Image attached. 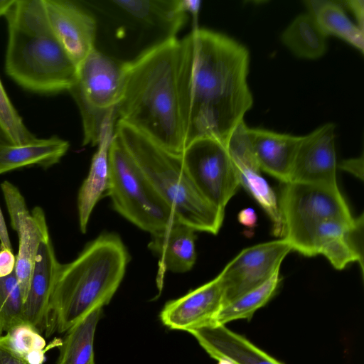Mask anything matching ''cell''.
<instances>
[{
	"mask_svg": "<svg viewBox=\"0 0 364 364\" xmlns=\"http://www.w3.org/2000/svg\"><path fill=\"white\" fill-rule=\"evenodd\" d=\"M195 55L193 32L167 37L125 62L115 117L164 149L181 154L189 123Z\"/></svg>",
	"mask_w": 364,
	"mask_h": 364,
	"instance_id": "obj_1",
	"label": "cell"
},
{
	"mask_svg": "<svg viewBox=\"0 0 364 364\" xmlns=\"http://www.w3.org/2000/svg\"><path fill=\"white\" fill-rule=\"evenodd\" d=\"M192 32L195 55L186 146L200 138L225 140L253 105L247 48L217 31L197 26Z\"/></svg>",
	"mask_w": 364,
	"mask_h": 364,
	"instance_id": "obj_2",
	"label": "cell"
},
{
	"mask_svg": "<svg viewBox=\"0 0 364 364\" xmlns=\"http://www.w3.org/2000/svg\"><path fill=\"white\" fill-rule=\"evenodd\" d=\"M278 203L292 250L321 255L338 270L363 262V215L353 218L338 186L283 183Z\"/></svg>",
	"mask_w": 364,
	"mask_h": 364,
	"instance_id": "obj_3",
	"label": "cell"
},
{
	"mask_svg": "<svg viewBox=\"0 0 364 364\" xmlns=\"http://www.w3.org/2000/svg\"><path fill=\"white\" fill-rule=\"evenodd\" d=\"M130 257L119 235L104 232L78 256L59 263L45 320L47 337L64 333L107 304L120 285Z\"/></svg>",
	"mask_w": 364,
	"mask_h": 364,
	"instance_id": "obj_4",
	"label": "cell"
},
{
	"mask_svg": "<svg viewBox=\"0 0 364 364\" xmlns=\"http://www.w3.org/2000/svg\"><path fill=\"white\" fill-rule=\"evenodd\" d=\"M5 16L9 31L7 75L33 92L68 91L77 67L53 31L43 0L15 1Z\"/></svg>",
	"mask_w": 364,
	"mask_h": 364,
	"instance_id": "obj_5",
	"label": "cell"
},
{
	"mask_svg": "<svg viewBox=\"0 0 364 364\" xmlns=\"http://www.w3.org/2000/svg\"><path fill=\"white\" fill-rule=\"evenodd\" d=\"M114 132L145 176L171 208L175 218L196 231L216 235L225 213L199 193L183 164L181 154L171 153L129 126L117 122Z\"/></svg>",
	"mask_w": 364,
	"mask_h": 364,
	"instance_id": "obj_6",
	"label": "cell"
},
{
	"mask_svg": "<svg viewBox=\"0 0 364 364\" xmlns=\"http://www.w3.org/2000/svg\"><path fill=\"white\" fill-rule=\"evenodd\" d=\"M108 156L107 195L117 212L151 235L176 220L171 208L145 176L114 131Z\"/></svg>",
	"mask_w": 364,
	"mask_h": 364,
	"instance_id": "obj_7",
	"label": "cell"
},
{
	"mask_svg": "<svg viewBox=\"0 0 364 364\" xmlns=\"http://www.w3.org/2000/svg\"><path fill=\"white\" fill-rule=\"evenodd\" d=\"M124 79L125 62H118L95 48L77 67L68 92L80 113L83 145H97L105 123L116 118Z\"/></svg>",
	"mask_w": 364,
	"mask_h": 364,
	"instance_id": "obj_8",
	"label": "cell"
},
{
	"mask_svg": "<svg viewBox=\"0 0 364 364\" xmlns=\"http://www.w3.org/2000/svg\"><path fill=\"white\" fill-rule=\"evenodd\" d=\"M181 156L199 193L210 205L225 213L240 186L225 140L196 139L186 146Z\"/></svg>",
	"mask_w": 364,
	"mask_h": 364,
	"instance_id": "obj_9",
	"label": "cell"
},
{
	"mask_svg": "<svg viewBox=\"0 0 364 364\" xmlns=\"http://www.w3.org/2000/svg\"><path fill=\"white\" fill-rule=\"evenodd\" d=\"M291 251L283 237L242 250L219 274L225 289L223 306L269 279Z\"/></svg>",
	"mask_w": 364,
	"mask_h": 364,
	"instance_id": "obj_10",
	"label": "cell"
},
{
	"mask_svg": "<svg viewBox=\"0 0 364 364\" xmlns=\"http://www.w3.org/2000/svg\"><path fill=\"white\" fill-rule=\"evenodd\" d=\"M335 129L328 122L301 136L288 183L338 186Z\"/></svg>",
	"mask_w": 364,
	"mask_h": 364,
	"instance_id": "obj_11",
	"label": "cell"
},
{
	"mask_svg": "<svg viewBox=\"0 0 364 364\" xmlns=\"http://www.w3.org/2000/svg\"><path fill=\"white\" fill-rule=\"evenodd\" d=\"M43 1L53 31L77 67L95 48L97 23L95 18L72 1Z\"/></svg>",
	"mask_w": 364,
	"mask_h": 364,
	"instance_id": "obj_12",
	"label": "cell"
},
{
	"mask_svg": "<svg viewBox=\"0 0 364 364\" xmlns=\"http://www.w3.org/2000/svg\"><path fill=\"white\" fill-rule=\"evenodd\" d=\"M224 294L223 280L218 274L184 296L167 302L160 318L171 329L185 331L213 325L223 306Z\"/></svg>",
	"mask_w": 364,
	"mask_h": 364,
	"instance_id": "obj_13",
	"label": "cell"
},
{
	"mask_svg": "<svg viewBox=\"0 0 364 364\" xmlns=\"http://www.w3.org/2000/svg\"><path fill=\"white\" fill-rule=\"evenodd\" d=\"M187 332L217 360L226 359L233 364H284L225 325H208Z\"/></svg>",
	"mask_w": 364,
	"mask_h": 364,
	"instance_id": "obj_14",
	"label": "cell"
},
{
	"mask_svg": "<svg viewBox=\"0 0 364 364\" xmlns=\"http://www.w3.org/2000/svg\"><path fill=\"white\" fill-rule=\"evenodd\" d=\"M50 238L43 241L36 257L26 298L23 304V319L41 333L45 320L56 271L59 264Z\"/></svg>",
	"mask_w": 364,
	"mask_h": 364,
	"instance_id": "obj_15",
	"label": "cell"
},
{
	"mask_svg": "<svg viewBox=\"0 0 364 364\" xmlns=\"http://www.w3.org/2000/svg\"><path fill=\"white\" fill-rule=\"evenodd\" d=\"M248 134L260 170L288 183L301 136L261 128H249Z\"/></svg>",
	"mask_w": 364,
	"mask_h": 364,
	"instance_id": "obj_16",
	"label": "cell"
},
{
	"mask_svg": "<svg viewBox=\"0 0 364 364\" xmlns=\"http://www.w3.org/2000/svg\"><path fill=\"white\" fill-rule=\"evenodd\" d=\"M116 118L109 119L104 124L98 149L94 154L89 173L83 181L77 196L80 229L82 233L97 201L107 190L109 184V149L114 131Z\"/></svg>",
	"mask_w": 364,
	"mask_h": 364,
	"instance_id": "obj_17",
	"label": "cell"
},
{
	"mask_svg": "<svg viewBox=\"0 0 364 364\" xmlns=\"http://www.w3.org/2000/svg\"><path fill=\"white\" fill-rule=\"evenodd\" d=\"M196 230L177 220L164 230L154 233L149 248L160 258L164 269L173 272H186L195 264Z\"/></svg>",
	"mask_w": 364,
	"mask_h": 364,
	"instance_id": "obj_18",
	"label": "cell"
},
{
	"mask_svg": "<svg viewBox=\"0 0 364 364\" xmlns=\"http://www.w3.org/2000/svg\"><path fill=\"white\" fill-rule=\"evenodd\" d=\"M68 149V141L57 136L18 144L0 138V174L30 166L48 168L58 163Z\"/></svg>",
	"mask_w": 364,
	"mask_h": 364,
	"instance_id": "obj_19",
	"label": "cell"
},
{
	"mask_svg": "<svg viewBox=\"0 0 364 364\" xmlns=\"http://www.w3.org/2000/svg\"><path fill=\"white\" fill-rule=\"evenodd\" d=\"M17 234L19 245L14 271L24 302L39 246L50 238L46 215L41 207L32 210L31 215L21 223Z\"/></svg>",
	"mask_w": 364,
	"mask_h": 364,
	"instance_id": "obj_20",
	"label": "cell"
},
{
	"mask_svg": "<svg viewBox=\"0 0 364 364\" xmlns=\"http://www.w3.org/2000/svg\"><path fill=\"white\" fill-rule=\"evenodd\" d=\"M110 4L139 21L167 31L169 36H175L187 17L181 0H119Z\"/></svg>",
	"mask_w": 364,
	"mask_h": 364,
	"instance_id": "obj_21",
	"label": "cell"
},
{
	"mask_svg": "<svg viewBox=\"0 0 364 364\" xmlns=\"http://www.w3.org/2000/svg\"><path fill=\"white\" fill-rule=\"evenodd\" d=\"M102 309H95L65 332L58 346L56 364H95L94 338Z\"/></svg>",
	"mask_w": 364,
	"mask_h": 364,
	"instance_id": "obj_22",
	"label": "cell"
},
{
	"mask_svg": "<svg viewBox=\"0 0 364 364\" xmlns=\"http://www.w3.org/2000/svg\"><path fill=\"white\" fill-rule=\"evenodd\" d=\"M304 3L326 36H336L363 53L364 31L346 16L341 2L311 0Z\"/></svg>",
	"mask_w": 364,
	"mask_h": 364,
	"instance_id": "obj_23",
	"label": "cell"
},
{
	"mask_svg": "<svg viewBox=\"0 0 364 364\" xmlns=\"http://www.w3.org/2000/svg\"><path fill=\"white\" fill-rule=\"evenodd\" d=\"M282 41L301 58L316 59L327 50V36L309 12L299 14L291 21L282 33Z\"/></svg>",
	"mask_w": 364,
	"mask_h": 364,
	"instance_id": "obj_24",
	"label": "cell"
},
{
	"mask_svg": "<svg viewBox=\"0 0 364 364\" xmlns=\"http://www.w3.org/2000/svg\"><path fill=\"white\" fill-rule=\"evenodd\" d=\"M280 282L278 271L259 287L224 305L218 313L214 324L225 325L235 320L251 319L255 312L274 296Z\"/></svg>",
	"mask_w": 364,
	"mask_h": 364,
	"instance_id": "obj_25",
	"label": "cell"
},
{
	"mask_svg": "<svg viewBox=\"0 0 364 364\" xmlns=\"http://www.w3.org/2000/svg\"><path fill=\"white\" fill-rule=\"evenodd\" d=\"M0 346L21 358L26 364H43L48 350L45 338L33 325L22 322L0 336Z\"/></svg>",
	"mask_w": 364,
	"mask_h": 364,
	"instance_id": "obj_26",
	"label": "cell"
},
{
	"mask_svg": "<svg viewBox=\"0 0 364 364\" xmlns=\"http://www.w3.org/2000/svg\"><path fill=\"white\" fill-rule=\"evenodd\" d=\"M23 299L15 271L0 277V336L23 322Z\"/></svg>",
	"mask_w": 364,
	"mask_h": 364,
	"instance_id": "obj_27",
	"label": "cell"
},
{
	"mask_svg": "<svg viewBox=\"0 0 364 364\" xmlns=\"http://www.w3.org/2000/svg\"><path fill=\"white\" fill-rule=\"evenodd\" d=\"M0 138L13 144L31 141L36 137L25 126L0 80Z\"/></svg>",
	"mask_w": 364,
	"mask_h": 364,
	"instance_id": "obj_28",
	"label": "cell"
},
{
	"mask_svg": "<svg viewBox=\"0 0 364 364\" xmlns=\"http://www.w3.org/2000/svg\"><path fill=\"white\" fill-rule=\"evenodd\" d=\"M1 188L10 216L11 225L18 233L21 223L31 215V213L27 208L24 197L16 186L4 181L1 183Z\"/></svg>",
	"mask_w": 364,
	"mask_h": 364,
	"instance_id": "obj_29",
	"label": "cell"
},
{
	"mask_svg": "<svg viewBox=\"0 0 364 364\" xmlns=\"http://www.w3.org/2000/svg\"><path fill=\"white\" fill-rule=\"evenodd\" d=\"M16 257L12 250L0 248V277L11 274L15 269Z\"/></svg>",
	"mask_w": 364,
	"mask_h": 364,
	"instance_id": "obj_30",
	"label": "cell"
},
{
	"mask_svg": "<svg viewBox=\"0 0 364 364\" xmlns=\"http://www.w3.org/2000/svg\"><path fill=\"white\" fill-rule=\"evenodd\" d=\"M339 168L350 173L355 177L363 180V156L359 158L343 160L339 165Z\"/></svg>",
	"mask_w": 364,
	"mask_h": 364,
	"instance_id": "obj_31",
	"label": "cell"
},
{
	"mask_svg": "<svg viewBox=\"0 0 364 364\" xmlns=\"http://www.w3.org/2000/svg\"><path fill=\"white\" fill-rule=\"evenodd\" d=\"M343 4L352 11L357 21V26L363 31L364 1L363 0H348Z\"/></svg>",
	"mask_w": 364,
	"mask_h": 364,
	"instance_id": "obj_32",
	"label": "cell"
},
{
	"mask_svg": "<svg viewBox=\"0 0 364 364\" xmlns=\"http://www.w3.org/2000/svg\"><path fill=\"white\" fill-rule=\"evenodd\" d=\"M239 222L248 227L255 226L257 223V215L251 208L243 209L238 214Z\"/></svg>",
	"mask_w": 364,
	"mask_h": 364,
	"instance_id": "obj_33",
	"label": "cell"
},
{
	"mask_svg": "<svg viewBox=\"0 0 364 364\" xmlns=\"http://www.w3.org/2000/svg\"><path fill=\"white\" fill-rule=\"evenodd\" d=\"M201 1L198 0H181V5L187 14H191L195 21V23L197 20V17L200 11Z\"/></svg>",
	"mask_w": 364,
	"mask_h": 364,
	"instance_id": "obj_34",
	"label": "cell"
},
{
	"mask_svg": "<svg viewBox=\"0 0 364 364\" xmlns=\"http://www.w3.org/2000/svg\"><path fill=\"white\" fill-rule=\"evenodd\" d=\"M0 248L12 250L7 228L0 208Z\"/></svg>",
	"mask_w": 364,
	"mask_h": 364,
	"instance_id": "obj_35",
	"label": "cell"
},
{
	"mask_svg": "<svg viewBox=\"0 0 364 364\" xmlns=\"http://www.w3.org/2000/svg\"><path fill=\"white\" fill-rule=\"evenodd\" d=\"M0 364H26L7 349L0 346Z\"/></svg>",
	"mask_w": 364,
	"mask_h": 364,
	"instance_id": "obj_36",
	"label": "cell"
},
{
	"mask_svg": "<svg viewBox=\"0 0 364 364\" xmlns=\"http://www.w3.org/2000/svg\"><path fill=\"white\" fill-rule=\"evenodd\" d=\"M14 3L15 1L14 0H0V16H6Z\"/></svg>",
	"mask_w": 364,
	"mask_h": 364,
	"instance_id": "obj_37",
	"label": "cell"
},
{
	"mask_svg": "<svg viewBox=\"0 0 364 364\" xmlns=\"http://www.w3.org/2000/svg\"><path fill=\"white\" fill-rule=\"evenodd\" d=\"M218 364H233L232 362L226 360V359H220L218 360Z\"/></svg>",
	"mask_w": 364,
	"mask_h": 364,
	"instance_id": "obj_38",
	"label": "cell"
}]
</instances>
